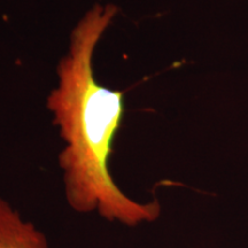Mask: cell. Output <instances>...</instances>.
I'll return each mask as SVG.
<instances>
[{
    "label": "cell",
    "instance_id": "6da1fadb",
    "mask_svg": "<svg viewBox=\"0 0 248 248\" xmlns=\"http://www.w3.org/2000/svg\"><path fill=\"white\" fill-rule=\"evenodd\" d=\"M116 13L114 5H95L74 28L47 107L66 142L59 163L69 206L77 213H97L106 221L137 226L154 221L160 206L131 199L111 177L109 157L123 119V93L101 85L93 73L95 47Z\"/></svg>",
    "mask_w": 248,
    "mask_h": 248
},
{
    "label": "cell",
    "instance_id": "7a4b0ae2",
    "mask_svg": "<svg viewBox=\"0 0 248 248\" xmlns=\"http://www.w3.org/2000/svg\"><path fill=\"white\" fill-rule=\"evenodd\" d=\"M0 248H51L45 234L0 198Z\"/></svg>",
    "mask_w": 248,
    "mask_h": 248
}]
</instances>
